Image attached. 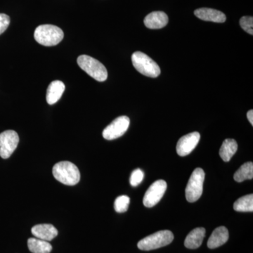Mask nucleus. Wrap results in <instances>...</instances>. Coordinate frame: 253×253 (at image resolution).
<instances>
[{
  "mask_svg": "<svg viewBox=\"0 0 253 253\" xmlns=\"http://www.w3.org/2000/svg\"><path fill=\"white\" fill-rule=\"evenodd\" d=\"M196 17L203 21H211L214 23H224L226 21V15L218 10L201 8L194 11Z\"/></svg>",
  "mask_w": 253,
  "mask_h": 253,
  "instance_id": "9b49d317",
  "label": "nucleus"
},
{
  "mask_svg": "<svg viewBox=\"0 0 253 253\" xmlns=\"http://www.w3.org/2000/svg\"><path fill=\"white\" fill-rule=\"evenodd\" d=\"M130 199L127 196H118L114 203L115 211L118 213L126 212L129 207Z\"/></svg>",
  "mask_w": 253,
  "mask_h": 253,
  "instance_id": "412c9836",
  "label": "nucleus"
},
{
  "mask_svg": "<svg viewBox=\"0 0 253 253\" xmlns=\"http://www.w3.org/2000/svg\"><path fill=\"white\" fill-rule=\"evenodd\" d=\"M201 135L197 131L189 133L179 139L176 144V152L181 157L187 156L199 144Z\"/></svg>",
  "mask_w": 253,
  "mask_h": 253,
  "instance_id": "9d476101",
  "label": "nucleus"
},
{
  "mask_svg": "<svg viewBox=\"0 0 253 253\" xmlns=\"http://www.w3.org/2000/svg\"><path fill=\"white\" fill-rule=\"evenodd\" d=\"M206 229L203 227L196 228L188 234L184 241V246L189 249H196L202 245Z\"/></svg>",
  "mask_w": 253,
  "mask_h": 253,
  "instance_id": "dca6fc26",
  "label": "nucleus"
},
{
  "mask_svg": "<svg viewBox=\"0 0 253 253\" xmlns=\"http://www.w3.org/2000/svg\"><path fill=\"white\" fill-rule=\"evenodd\" d=\"M133 66L144 76L157 78L161 74V68L149 56L141 51H136L131 56Z\"/></svg>",
  "mask_w": 253,
  "mask_h": 253,
  "instance_id": "20e7f679",
  "label": "nucleus"
},
{
  "mask_svg": "<svg viewBox=\"0 0 253 253\" xmlns=\"http://www.w3.org/2000/svg\"><path fill=\"white\" fill-rule=\"evenodd\" d=\"M238 149L237 142L234 139H226L221 145L219 156L224 162H229Z\"/></svg>",
  "mask_w": 253,
  "mask_h": 253,
  "instance_id": "f3484780",
  "label": "nucleus"
},
{
  "mask_svg": "<svg viewBox=\"0 0 253 253\" xmlns=\"http://www.w3.org/2000/svg\"><path fill=\"white\" fill-rule=\"evenodd\" d=\"M229 231L225 226H219L213 231L208 241V247L211 249H217L227 242Z\"/></svg>",
  "mask_w": 253,
  "mask_h": 253,
  "instance_id": "4468645a",
  "label": "nucleus"
},
{
  "mask_svg": "<svg viewBox=\"0 0 253 253\" xmlns=\"http://www.w3.org/2000/svg\"><path fill=\"white\" fill-rule=\"evenodd\" d=\"M55 179L65 185L74 186L81 180V172L76 165L68 161L56 163L52 169Z\"/></svg>",
  "mask_w": 253,
  "mask_h": 253,
  "instance_id": "f257e3e1",
  "label": "nucleus"
},
{
  "mask_svg": "<svg viewBox=\"0 0 253 253\" xmlns=\"http://www.w3.org/2000/svg\"><path fill=\"white\" fill-rule=\"evenodd\" d=\"M28 249L33 253H50L52 251V246L48 241L31 238L28 240Z\"/></svg>",
  "mask_w": 253,
  "mask_h": 253,
  "instance_id": "a211bd4d",
  "label": "nucleus"
},
{
  "mask_svg": "<svg viewBox=\"0 0 253 253\" xmlns=\"http://www.w3.org/2000/svg\"><path fill=\"white\" fill-rule=\"evenodd\" d=\"M65 89L66 86L63 82L60 81L51 82L46 90V99L48 104L49 105L56 104L61 99Z\"/></svg>",
  "mask_w": 253,
  "mask_h": 253,
  "instance_id": "2eb2a0df",
  "label": "nucleus"
},
{
  "mask_svg": "<svg viewBox=\"0 0 253 253\" xmlns=\"http://www.w3.org/2000/svg\"><path fill=\"white\" fill-rule=\"evenodd\" d=\"M129 118L126 116H120L115 119L103 131V137L106 140H113L122 136L129 126Z\"/></svg>",
  "mask_w": 253,
  "mask_h": 253,
  "instance_id": "6e6552de",
  "label": "nucleus"
},
{
  "mask_svg": "<svg viewBox=\"0 0 253 253\" xmlns=\"http://www.w3.org/2000/svg\"><path fill=\"white\" fill-rule=\"evenodd\" d=\"M247 118L249 119V122L251 123V126H253V111L251 110L247 113Z\"/></svg>",
  "mask_w": 253,
  "mask_h": 253,
  "instance_id": "393cba45",
  "label": "nucleus"
},
{
  "mask_svg": "<svg viewBox=\"0 0 253 253\" xmlns=\"http://www.w3.org/2000/svg\"><path fill=\"white\" fill-rule=\"evenodd\" d=\"M64 33L61 28L54 25H41L36 28L34 38L39 44L43 46H55L61 42Z\"/></svg>",
  "mask_w": 253,
  "mask_h": 253,
  "instance_id": "f03ea898",
  "label": "nucleus"
},
{
  "mask_svg": "<svg viewBox=\"0 0 253 253\" xmlns=\"http://www.w3.org/2000/svg\"><path fill=\"white\" fill-rule=\"evenodd\" d=\"M240 25L241 28L245 31L253 35V16H243L240 19Z\"/></svg>",
  "mask_w": 253,
  "mask_h": 253,
  "instance_id": "4be33fe9",
  "label": "nucleus"
},
{
  "mask_svg": "<svg viewBox=\"0 0 253 253\" xmlns=\"http://www.w3.org/2000/svg\"><path fill=\"white\" fill-rule=\"evenodd\" d=\"M9 24V16L6 14H0V35L2 34L7 29Z\"/></svg>",
  "mask_w": 253,
  "mask_h": 253,
  "instance_id": "b1692460",
  "label": "nucleus"
},
{
  "mask_svg": "<svg viewBox=\"0 0 253 253\" xmlns=\"http://www.w3.org/2000/svg\"><path fill=\"white\" fill-rule=\"evenodd\" d=\"M32 234L37 238L43 241H50L58 235V230L51 224H38L32 228Z\"/></svg>",
  "mask_w": 253,
  "mask_h": 253,
  "instance_id": "ddd939ff",
  "label": "nucleus"
},
{
  "mask_svg": "<svg viewBox=\"0 0 253 253\" xmlns=\"http://www.w3.org/2000/svg\"><path fill=\"white\" fill-rule=\"evenodd\" d=\"M205 172L202 168H198L192 172L187 186L185 194L186 199L189 203H194L202 196L204 191Z\"/></svg>",
  "mask_w": 253,
  "mask_h": 253,
  "instance_id": "423d86ee",
  "label": "nucleus"
},
{
  "mask_svg": "<svg viewBox=\"0 0 253 253\" xmlns=\"http://www.w3.org/2000/svg\"><path fill=\"white\" fill-rule=\"evenodd\" d=\"M144 22L149 29H161L167 26L168 16L163 11H154L145 17Z\"/></svg>",
  "mask_w": 253,
  "mask_h": 253,
  "instance_id": "f8f14e48",
  "label": "nucleus"
},
{
  "mask_svg": "<svg viewBox=\"0 0 253 253\" xmlns=\"http://www.w3.org/2000/svg\"><path fill=\"white\" fill-rule=\"evenodd\" d=\"M234 209L237 212H253V195H246L240 198L234 203Z\"/></svg>",
  "mask_w": 253,
  "mask_h": 253,
  "instance_id": "aec40b11",
  "label": "nucleus"
},
{
  "mask_svg": "<svg viewBox=\"0 0 253 253\" xmlns=\"http://www.w3.org/2000/svg\"><path fill=\"white\" fill-rule=\"evenodd\" d=\"M144 174L140 169H136L131 173L129 182L132 186H136L140 184L144 179Z\"/></svg>",
  "mask_w": 253,
  "mask_h": 253,
  "instance_id": "5701e85b",
  "label": "nucleus"
},
{
  "mask_svg": "<svg viewBox=\"0 0 253 253\" xmlns=\"http://www.w3.org/2000/svg\"><path fill=\"white\" fill-rule=\"evenodd\" d=\"M77 62L81 69L96 81L104 82L107 79V70L98 60L87 55H81L78 58Z\"/></svg>",
  "mask_w": 253,
  "mask_h": 253,
  "instance_id": "7ed1b4c3",
  "label": "nucleus"
},
{
  "mask_svg": "<svg viewBox=\"0 0 253 253\" xmlns=\"http://www.w3.org/2000/svg\"><path fill=\"white\" fill-rule=\"evenodd\" d=\"M173 239L174 235L170 231H159L141 240L137 246L141 251H153L170 244Z\"/></svg>",
  "mask_w": 253,
  "mask_h": 253,
  "instance_id": "39448f33",
  "label": "nucleus"
},
{
  "mask_svg": "<svg viewBox=\"0 0 253 253\" xmlns=\"http://www.w3.org/2000/svg\"><path fill=\"white\" fill-rule=\"evenodd\" d=\"M167 190V183L163 179H159L153 183L144 196L143 204L145 207L152 208L162 199Z\"/></svg>",
  "mask_w": 253,
  "mask_h": 253,
  "instance_id": "0eeeda50",
  "label": "nucleus"
},
{
  "mask_svg": "<svg viewBox=\"0 0 253 253\" xmlns=\"http://www.w3.org/2000/svg\"><path fill=\"white\" fill-rule=\"evenodd\" d=\"M234 178L237 182H243L246 179H252L253 178V163L248 162L242 165L234 174Z\"/></svg>",
  "mask_w": 253,
  "mask_h": 253,
  "instance_id": "6ab92c4d",
  "label": "nucleus"
},
{
  "mask_svg": "<svg viewBox=\"0 0 253 253\" xmlns=\"http://www.w3.org/2000/svg\"><path fill=\"white\" fill-rule=\"evenodd\" d=\"M19 143V136L16 131L6 130L0 134V156L3 159L9 158Z\"/></svg>",
  "mask_w": 253,
  "mask_h": 253,
  "instance_id": "1a4fd4ad",
  "label": "nucleus"
}]
</instances>
